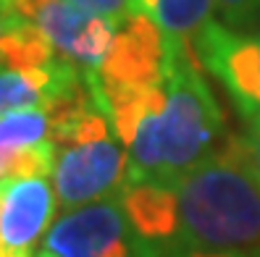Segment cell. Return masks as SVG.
I'll use <instances>...</instances> for the list:
<instances>
[{
  "mask_svg": "<svg viewBox=\"0 0 260 257\" xmlns=\"http://www.w3.org/2000/svg\"><path fill=\"white\" fill-rule=\"evenodd\" d=\"M37 257H58V254H53V252H48V249H42Z\"/></svg>",
  "mask_w": 260,
  "mask_h": 257,
  "instance_id": "obj_19",
  "label": "cell"
},
{
  "mask_svg": "<svg viewBox=\"0 0 260 257\" xmlns=\"http://www.w3.org/2000/svg\"><path fill=\"white\" fill-rule=\"evenodd\" d=\"M213 0H158L155 21L163 34L192 40L210 21Z\"/></svg>",
  "mask_w": 260,
  "mask_h": 257,
  "instance_id": "obj_11",
  "label": "cell"
},
{
  "mask_svg": "<svg viewBox=\"0 0 260 257\" xmlns=\"http://www.w3.org/2000/svg\"><path fill=\"white\" fill-rule=\"evenodd\" d=\"M50 137V116L45 108H24L0 116V178L6 176L11 158L21 147Z\"/></svg>",
  "mask_w": 260,
  "mask_h": 257,
  "instance_id": "obj_10",
  "label": "cell"
},
{
  "mask_svg": "<svg viewBox=\"0 0 260 257\" xmlns=\"http://www.w3.org/2000/svg\"><path fill=\"white\" fill-rule=\"evenodd\" d=\"M129 181V153L116 134L79 144L58 147L53 187L58 205L76 210L82 205L118 194Z\"/></svg>",
  "mask_w": 260,
  "mask_h": 257,
  "instance_id": "obj_3",
  "label": "cell"
},
{
  "mask_svg": "<svg viewBox=\"0 0 260 257\" xmlns=\"http://www.w3.org/2000/svg\"><path fill=\"white\" fill-rule=\"evenodd\" d=\"M257 40H260V37H257Z\"/></svg>",
  "mask_w": 260,
  "mask_h": 257,
  "instance_id": "obj_21",
  "label": "cell"
},
{
  "mask_svg": "<svg viewBox=\"0 0 260 257\" xmlns=\"http://www.w3.org/2000/svg\"><path fill=\"white\" fill-rule=\"evenodd\" d=\"M0 257H35V249H19L0 241Z\"/></svg>",
  "mask_w": 260,
  "mask_h": 257,
  "instance_id": "obj_16",
  "label": "cell"
},
{
  "mask_svg": "<svg viewBox=\"0 0 260 257\" xmlns=\"http://www.w3.org/2000/svg\"><path fill=\"white\" fill-rule=\"evenodd\" d=\"M55 60V48L42 29L13 11H6V32L0 40V68L26 71Z\"/></svg>",
  "mask_w": 260,
  "mask_h": 257,
  "instance_id": "obj_9",
  "label": "cell"
},
{
  "mask_svg": "<svg viewBox=\"0 0 260 257\" xmlns=\"http://www.w3.org/2000/svg\"><path fill=\"white\" fill-rule=\"evenodd\" d=\"M3 32H6V8L0 6V40H3Z\"/></svg>",
  "mask_w": 260,
  "mask_h": 257,
  "instance_id": "obj_18",
  "label": "cell"
},
{
  "mask_svg": "<svg viewBox=\"0 0 260 257\" xmlns=\"http://www.w3.org/2000/svg\"><path fill=\"white\" fill-rule=\"evenodd\" d=\"M3 8L35 21L53 48L82 68H100L118 29L111 19L89 13L71 0H8Z\"/></svg>",
  "mask_w": 260,
  "mask_h": 257,
  "instance_id": "obj_5",
  "label": "cell"
},
{
  "mask_svg": "<svg viewBox=\"0 0 260 257\" xmlns=\"http://www.w3.org/2000/svg\"><path fill=\"white\" fill-rule=\"evenodd\" d=\"M200 66L232 95L242 118L260 113V40L218 21H208L192 40Z\"/></svg>",
  "mask_w": 260,
  "mask_h": 257,
  "instance_id": "obj_6",
  "label": "cell"
},
{
  "mask_svg": "<svg viewBox=\"0 0 260 257\" xmlns=\"http://www.w3.org/2000/svg\"><path fill=\"white\" fill-rule=\"evenodd\" d=\"M71 3L82 6L89 13H98L103 19H111L116 26L124 24L134 11V0H71Z\"/></svg>",
  "mask_w": 260,
  "mask_h": 257,
  "instance_id": "obj_13",
  "label": "cell"
},
{
  "mask_svg": "<svg viewBox=\"0 0 260 257\" xmlns=\"http://www.w3.org/2000/svg\"><path fill=\"white\" fill-rule=\"evenodd\" d=\"M179 249L257 252L260 181L244 137H226L176 181Z\"/></svg>",
  "mask_w": 260,
  "mask_h": 257,
  "instance_id": "obj_2",
  "label": "cell"
},
{
  "mask_svg": "<svg viewBox=\"0 0 260 257\" xmlns=\"http://www.w3.org/2000/svg\"><path fill=\"white\" fill-rule=\"evenodd\" d=\"M163 55L166 42L158 21L147 13H132L116 29L113 45L98 68V77L111 87H160L166 84Z\"/></svg>",
  "mask_w": 260,
  "mask_h": 257,
  "instance_id": "obj_7",
  "label": "cell"
},
{
  "mask_svg": "<svg viewBox=\"0 0 260 257\" xmlns=\"http://www.w3.org/2000/svg\"><path fill=\"white\" fill-rule=\"evenodd\" d=\"M45 249L58 257H137L134 231L121 205V192L66 210L50 226Z\"/></svg>",
  "mask_w": 260,
  "mask_h": 257,
  "instance_id": "obj_4",
  "label": "cell"
},
{
  "mask_svg": "<svg viewBox=\"0 0 260 257\" xmlns=\"http://www.w3.org/2000/svg\"><path fill=\"white\" fill-rule=\"evenodd\" d=\"M134 11H137V13H147V16L155 19V13H158V0H134Z\"/></svg>",
  "mask_w": 260,
  "mask_h": 257,
  "instance_id": "obj_17",
  "label": "cell"
},
{
  "mask_svg": "<svg viewBox=\"0 0 260 257\" xmlns=\"http://www.w3.org/2000/svg\"><path fill=\"white\" fill-rule=\"evenodd\" d=\"M216 8L223 16L226 26L237 29V32L260 24V0H216Z\"/></svg>",
  "mask_w": 260,
  "mask_h": 257,
  "instance_id": "obj_12",
  "label": "cell"
},
{
  "mask_svg": "<svg viewBox=\"0 0 260 257\" xmlns=\"http://www.w3.org/2000/svg\"><path fill=\"white\" fill-rule=\"evenodd\" d=\"M0 6H8V0H0Z\"/></svg>",
  "mask_w": 260,
  "mask_h": 257,
  "instance_id": "obj_20",
  "label": "cell"
},
{
  "mask_svg": "<svg viewBox=\"0 0 260 257\" xmlns=\"http://www.w3.org/2000/svg\"><path fill=\"white\" fill-rule=\"evenodd\" d=\"M58 197L48 176L0 178V241L19 249H35L50 231Z\"/></svg>",
  "mask_w": 260,
  "mask_h": 257,
  "instance_id": "obj_8",
  "label": "cell"
},
{
  "mask_svg": "<svg viewBox=\"0 0 260 257\" xmlns=\"http://www.w3.org/2000/svg\"><path fill=\"white\" fill-rule=\"evenodd\" d=\"M174 257H260L257 252H210V249H181Z\"/></svg>",
  "mask_w": 260,
  "mask_h": 257,
  "instance_id": "obj_15",
  "label": "cell"
},
{
  "mask_svg": "<svg viewBox=\"0 0 260 257\" xmlns=\"http://www.w3.org/2000/svg\"><path fill=\"white\" fill-rule=\"evenodd\" d=\"M244 124H247V129H244V144H247V153H250V163H252V171L260 181V113L244 118Z\"/></svg>",
  "mask_w": 260,
  "mask_h": 257,
  "instance_id": "obj_14",
  "label": "cell"
},
{
  "mask_svg": "<svg viewBox=\"0 0 260 257\" xmlns=\"http://www.w3.org/2000/svg\"><path fill=\"white\" fill-rule=\"evenodd\" d=\"M166 108L145 116L129 142V181H174L208 158L223 137V113L189 40L163 34Z\"/></svg>",
  "mask_w": 260,
  "mask_h": 257,
  "instance_id": "obj_1",
  "label": "cell"
}]
</instances>
